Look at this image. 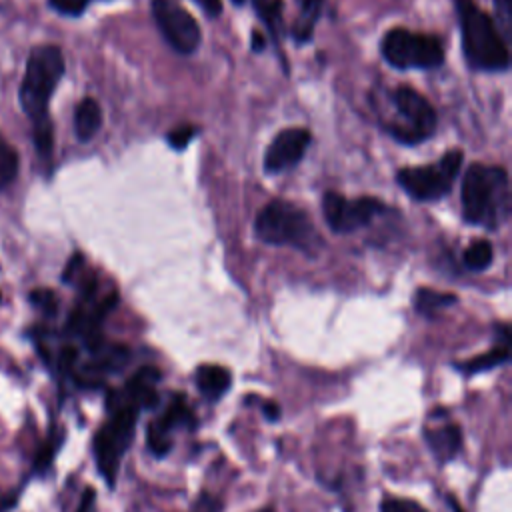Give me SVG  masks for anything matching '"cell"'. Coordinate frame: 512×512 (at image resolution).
Wrapping results in <instances>:
<instances>
[{"label": "cell", "instance_id": "ba28073f", "mask_svg": "<svg viewBox=\"0 0 512 512\" xmlns=\"http://www.w3.org/2000/svg\"><path fill=\"white\" fill-rule=\"evenodd\" d=\"M462 152L458 148L446 150L444 156L434 164L406 166L396 172L398 186L416 202H434L444 198L460 172Z\"/></svg>", "mask_w": 512, "mask_h": 512}, {"label": "cell", "instance_id": "8992f818", "mask_svg": "<svg viewBox=\"0 0 512 512\" xmlns=\"http://www.w3.org/2000/svg\"><path fill=\"white\" fill-rule=\"evenodd\" d=\"M390 104L394 108L392 122H386V132L400 144L414 146L436 132V110L432 104L414 88L398 86L390 94Z\"/></svg>", "mask_w": 512, "mask_h": 512}, {"label": "cell", "instance_id": "7c38bea8", "mask_svg": "<svg viewBox=\"0 0 512 512\" xmlns=\"http://www.w3.org/2000/svg\"><path fill=\"white\" fill-rule=\"evenodd\" d=\"M310 140L312 136L306 128H286L278 132L266 148L264 170L268 174H278L296 166L304 158Z\"/></svg>", "mask_w": 512, "mask_h": 512}, {"label": "cell", "instance_id": "d6986e66", "mask_svg": "<svg viewBox=\"0 0 512 512\" xmlns=\"http://www.w3.org/2000/svg\"><path fill=\"white\" fill-rule=\"evenodd\" d=\"M254 12L266 24L270 38L278 44L282 38V0H252Z\"/></svg>", "mask_w": 512, "mask_h": 512}, {"label": "cell", "instance_id": "7402d4cb", "mask_svg": "<svg viewBox=\"0 0 512 512\" xmlns=\"http://www.w3.org/2000/svg\"><path fill=\"white\" fill-rule=\"evenodd\" d=\"M28 300L30 304L42 312L46 318H54L58 314V306H60V300L56 296L54 290L50 288H34L30 294H28Z\"/></svg>", "mask_w": 512, "mask_h": 512}, {"label": "cell", "instance_id": "f1b7e54d", "mask_svg": "<svg viewBox=\"0 0 512 512\" xmlns=\"http://www.w3.org/2000/svg\"><path fill=\"white\" fill-rule=\"evenodd\" d=\"M264 418L268 422H278L280 420V406L274 402V400H266L262 406H260Z\"/></svg>", "mask_w": 512, "mask_h": 512}, {"label": "cell", "instance_id": "e0dca14e", "mask_svg": "<svg viewBox=\"0 0 512 512\" xmlns=\"http://www.w3.org/2000/svg\"><path fill=\"white\" fill-rule=\"evenodd\" d=\"M322 2L324 0H300V14L290 30L292 38L296 40V44H306L310 42L312 34H314V26L320 18L322 12Z\"/></svg>", "mask_w": 512, "mask_h": 512}, {"label": "cell", "instance_id": "836d02e7", "mask_svg": "<svg viewBox=\"0 0 512 512\" xmlns=\"http://www.w3.org/2000/svg\"><path fill=\"white\" fill-rule=\"evenodd\" d=\"M260 512H274V508H264V510H260Z\"/></svg>", "mask_w": 512, "mask_h": 512}, {"label": "cell", "instance_id": "e575fe53", "mask_svg": "<svg viewBox=\"0 0 512 512\" xmlns=\"http://www.w3.org/2000/svg\"><path fill=\"white\" fill-rule=\"evenodd\" d=\"M2 506H4V502H2V498H0V510H2Z\"/></svg>", "mask_w": 512, "mask_h": 512}, {"label": "cell", "instance_id": "9c48e42d", "mask_svg": "<svg viewBox=\"0 0 512 512\" xmlns=\"http://www.w3.org/2000/svg\"><path fill=\"white\" fill-rule=\"evenodd\" d=\"M152 16L160 34L174 52L182 56L196 52L202 34L200 26L186 8H182L176 0H152Z\"/></svg>", "mask_w": 512, "mask_h": 512}, {"label": "cell", "instance_id": "f546056e", "mask_svg": "<svg viewBox=\"0 0 512 512\" xmlns=\"http://www.w3.org/2000/svg\"><path fill=\"white\" fill-rule=\"evenodd\" d=\"M208 16H218L222 12V0H194Z\"/></svg>", "mask_w": 512, "mask_h": 512}, {"label": "cell", "instance_id": "484cf974", "mask_svg": "<svg viewBox=\"0 0 512 512\" xmlns=\"http://www.w3.org/2000/svg\"><path fill=\"white\" fill-rule=\"evenodd\" d=\"M380 512H426V510L414 500L384 498L382 504H380Z\"/></svg>", "mask_w": 512, "mask_h": 512}, {"label": "cell", "instance_id": "ac0fdd59", "mask_svg": "<svg viewBox=\"0 0 512 512\" xmlns=\"http://www.w3.org/2000/svg\"><path fill=\"white\" fill-rule=\"evenodd\" d=\"M458 298L452 292H440L432 288H418L414 294V310L426 318L438 314L440 310L456 304Z\"/></svg>", "mask_w": 512, "mask_h": 512}, {"label": "cell", "instance_id": "ffe728a7", "mask_svg": "<svg viewBox=\"0 0 512 512\" xmlns=\"http://www.w3.org/2000/svg\"><path fill=\"white\" fill-rule=\"evenodd\" d=\"M18 168H20L18 152L0 132V192L8 190L14 184L18 176Z\"/></svg>", "mask_w": 512, "mask_h": 512}, {"label": "cell", "instance_id": "d590c367", "mask_svg": "<svg viewBox=\"0 0 512 512\" xmlns=\"http://www.w3.org/2000/svg\"><path fill=\"white\" fill-rule=\"evenodd\" d=\"M0 302H2V292H0Z\"/></svg>", "mask_w": 512, "mask_h": 512}, {"label": "cell", "instance_id": "5bb4252c", "mask_svg": "<svg viewBox=\"0 0 512 512\" xmlns=\"http://www.w3.org/2000/svg\"><path fill=\"white\" fill-rule=\"evenodd\" d=\"M194 384H196L198 392L204 396V400L218 402L230 390L232 374L224 366L202 364L194 372Z\"/></svg>", "mask_w": 512, "mask_h": 512}, {"label": "cell", "instance_id": "5b68a950", "mask_svg": "<svg viewBox=\"0 0 512 512\" xmlns=\"http://www.w3.org/2000/svg\"><path fill=\"white\" fill-rule=\"evenodd\" d=\"M254 234L264 244L294 246L302 252H310L320 244L308 214L300 206L280 198L270 200L258 212L254 220Z\"/></svg>", "mask_w": 512, "mask_h": 512}, {"label": "cell", "instance_id": "d4e9b609", "mask_svg": "<svg viewBox=\"0 0 512 512\" xmlns=\"http://www.w3.org/2000/svg\"><path fill=\"white\" fill-rule=\"evenodd\" d=\"M48 4L62 16H80L90 0H48Z\"/></svg>", "mask_w": 512, "mask_h": 512}, {"label": "cell", "instance_id": "3957f363", "mask_svg": "<svg viewBox=\"0 0 512 512\" xmlns=\"http://www.w3.org/2000/svg\"><path fill=\"white\" fill-rule=\"evenodd\" d=\"M460 198L462 218L468 224L498 230L512 210L508 172L502 166L472 164L464 174Z\"/></svg>", "mask_w": 512, "mask_h": 512}, {"label": "cell", "instance_id": "2e32d148", "mask_svg": "<svg viewBox=\"0 0 512 512\" xmlns=\"http://www.w3.org/2000/svg\"><path fill=\"white\" fill-rule=\"evenodd\" d=\"M508 360H510V344H500V346H494L492 350H488L480 356H474L470 360L454 362V368L466 376H474V374L498 368V366L506 364Z\"/></svg>", "mask_w": 512, "mask_h": 512}, {"label": "cell", "instance_id": "cb8c5ba5", "mask_svg": "<svg viewBox=\"0 0 512 512\" xmlns=\"http://www.w3.org/2000/svg\"><path fill=\"white\" fill-rule=\"evenodd\" d=\"M60 440H62V436L50 438V440L38 450V456H36V460H34L36 472H46V470L50 468V464H52V460H54V454H56V450H58V446H60Z\"/></svg>", "mask_w": 512, "mask_h": 512}, {"label": "cell", "instance_id": "4dcf8cb0", "mask_svg": "<svg viewBox=\"0 0 512 512\" xmlns=\"http://www.w3.org/2000/svg\"><path fill=\"white\" fill-rule=\"evenodd\" d=\"M264 46H266V42H264L262 34L260 32H252V50L254 52H262Z\"/></svg>", "mask_w": 512, "mask_h": 512}, {"label": "cell", "instance_id": "52a82bcc", "mask_svg": "<svg viewBox=\"0 0 512 512\" xmlns=\"http://www.w3.org/2000/svg\"><path fill=\"white\" fill-rule=\"evenodd\" d=\"M382 58L396 70H434L444 64V46L438 36L392 28L380 42Z\"/></svg>", "mask_w": 512, "mask_h": 512}, {"label": "cell", "instance_id": "7a4b0ae2", "mask_svg": "<svg viewBox=\"0 0 512 512\" xmlns=\"http://www.w3.org/2000/svg\"><path fill=\"white\" fill-rule=\"evenodd\" d=\"M66 70L64 54L56 44H38L30 50L18 88V102L32 124V140L40 160L50 166L54 154V124L50 98Z\"/></svg>", "mask_w": 512, "mask_h": 512}, {"label": "cell", "instance_id": "9a60e30c", "mask_svg": "<svg viewBox=\"0 0 512 512\" xmlns=\"http://www.w3.org/2000/svg\"><path fill=\"white\" fill-rule=\"evenodd\" d=\"M102 126V108L94 98H82L74 108V136L90 142Z\"/></svg>", "mask_w": 512, "mask_h": 512}, {"label": "cell", "instance_id": "1f68e13d", "mask_svg": "<svg viewBox=\"0 0 512 512\" xmlns=\"http://www.w3.org/2000/svg\"><path fill=\"white\" fill-rule=\"evenodd\" d=\"M446 502L450 504V508H452V512H462V508L458 506V502L452 498V496H446Z\"/></svg>", "mask_w": 512, "mask_h": 512}, {"label": "cell", "instance_id": "603a6c76", "mask_svg": "<svg viewBox=\"0 0 512 512\" xmlns=\"http://www.w3.org/2000/svg\"><path fill=\"white\" fill-rule=\"evenodd\" d=\"M196 132H198L196 126L184 124V126H178V128L170 130V132L166 134V142H168L170 148H174V150H184V148L192 142V138L196 136Z\"/></svg>", "mask_w": 512, "mask_h": 512}, {"label": "cell", "instance_id": "8fae6325", "mask_svg": "<svg viewBox=\"0 0 512 512\" xmlns=\"http://www.w3.org/2000/svg\"><path fill=\"white\" fill-rule=\"evenodd\" d=\"M196 424L198 422L194 410L188 406L186 396L182 392L172 394L164 412L146 428V444L150 454L156 458H164L172 450V432L178 428L194 430Z\"/></svg>", "mask_w": 512, "mask_h": 512}, {"label": "cell", "instance_id": "6da1fadb", "mask_svg": "<svg viewBox=\"0 0 512 512\" xmlns=\"http://www.w3.org/2000/svg\"><path fill=\"white\" fill-rule=\"evenodd\" d=\"M160 378L162 372L158 368L142 366L128 378L122 388H112L106 396L108 418L92 440V454L96 468L106 480L108 488L116 486L118 470L134 440L140 412L156 408L160 402L156 388Z\"/></svg>", "mask_w": 512, "mask_h": 512}, {"label": "cell", "instance_id": "277c9868", "mask_svg": "<svg viewBox=\"0 0 512 512\" xmlns=\"http://www.w3.org/2000/svg\"><path fill=\"white\" fill-rule=\"evenodd\" d=\"M462 52L472 70L506 72L510 68V50L498 26L474 0H454Z\"/></svg>", "mask_w": 512, "mask_h": 512}, {"label": "cell", "instance_id": "30bf717a", "mask_svg": "<svg viewBox=\"0 0 512 512\" xmlns=\"http://www.w3.org/2000/svg\"><path fill=\"white\" fill-rule=\"evenodd\" d=\"M384 210L386 206L374 196H360L348 200L338 192H326L322 198V212L326 224L336 234L356 232L358 228L368 226Z\"/></svg>", "mask_w": 512, "mask_h": 512}, {"label": "cell", "instance_id": "44dd1931", "mask_svg": "<svg viewBox=\"0 0 512 512\" xmlns=\"http://www.w3.org/2000/svg\"><path fill=\"white\" fill-rule=\"evenodd\" d=\"M492 258H494V250H492V244L488 240H474L466 250H464V256H462V262L468 270L472 272H480V270H486L490 264H492Z\"/></svg>", "mask_w": 512, "mask_h": 512}, {"label": "cell", "instance_id": "83f0119b", "mask_svg": "<svg viewBox=\"0 0 512 512\" xmlns=\"http://www.w3.org/2000/svg\"><path fill=\"white\" fill-rule=\"evenodd\" d=\"M94 502H96V492H94V488H92V486L84 488L76 512H94Z\"/></svg>", "mask_w": 512, "mask_h": 512}, {"label": "cell", "instance_id": "d6a6232c", "mask_svg": "<svg viewBox=\"0 0 512 512\" xmlns=\"http://www.w3.org/2000/svg\"><path fill=\"white\" fill-rule=\"evenodd\" d=\"M232 2H234L236 6H242V4H244V0H232Z\"/></svg>", "mask_w": 512, "mask_h": 512}, {"label": "cell", "instance_id": "4316f807", "mask_svg": "<svg viewBox=\"0 0 512 512\" xmlns=\"http://www.w3.org/2000/svg\"><path fill=\"white\" fill-rule=\"evenodd\" d=\"M496 16L500 18V26L504 32V40L510 36V24H512V0H494Z\"/></svg>", "mask_w": 512, "mask_h": 512}, {"label": "cell", "instance_id": "4fadbf2b", "mask_svg": "<svg viewBox=\"0 0 512 512\" xmlns=\"http://www.w3.org/2000/svg\"><path fill=\"white\" fill-rule=\"evenodd\" d=\"M424 440H426L432 456L440 464L454 460L462 450V430L454 422H446L436 428H426Z\"/></svg>", "mask_w": 512, "mask_h": 512}]
</instances>
